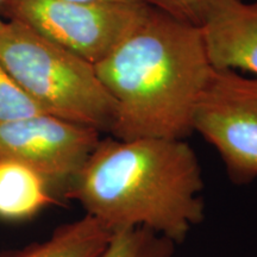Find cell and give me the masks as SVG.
<instances>
[{
  "label": "cell",
  "mask_w": 257,
  "mask_h": 257,
  "mask_svg": "<svg viewBox=\"0 0 257 257\" xmlns=\"http://www.w3.org/2000/svg\"><path fill=\"white\" fill-rule=\"evenodd\" d=\"M205 181L185 140L101 138L63 199L111 233L146 229L176 245L205 220Z\"/></svg>",
  "instance_id": "cell-1"
},
{
  "label": "cell",
  "mask_w": 257,
  "mask_h": 257,
  "mask_svg": "<svg viewBox=\"0 0 257 257\" xmlns=\"http://www.w3.org/2000/svg\"><path fill=\"white\" fill-rule=\"evenodd\" d=\"M94 66L115 102L118 140H186L214 69L200 27L154 5Z\"/></svg>",
  "instance_id": "cell-2"
},
{
  "label": "cell",
  "mask_w": 257,
  "mask_h": 257,
  "mask_svg": "<svg viewBox=\"0 0 257 257\" xmlns=\"http://www.w3.org/2000/svg\"><path fill=\"white\" fill-rule=\"evenodd\" d=\"M0 60L44 112L110 135L117 107L89 61L12 21L0 27Z\"/></svg>",
  "instance_id": "cell-3"
},
{
  "label": "cell",
  "mask_w": 257,
  "mask_h": 257,
  "mask_svg": "<svg viewBox=\"0 0 257 257\" xmlns=\"http://www.w3.org/2000/svg\"><path fill=\"white\" fill-rule=\"evenodd\" d=\"M149 4L78 0H4L0 15L95 64L121 40Z\"/></svg>",
  "instance_id": "cell-4"
},
{
  "label": "cell",
  "mask_w": 257,
  "mask_h": 257,
  "mask_svg": "<svg viewBox=\"0 0 257 257\" xmlns=\"http://www.w3.org/2000/svg\"><path fill=\"white\" fill-rule=\"evenodd\" d=\"M197 133L216 149L230 182L257 180V78L213 69L193 117Z\"/></svg>",
  "instance_id": "cell-5"
},
{
  "label": "cell",
  "mask_w": 257,
  "mask_h": 257,
  "mask_svg": "<svg viewBox=\"0 0 257 257\" xmlns=\"http://www.w3.org/2000/svg\"><path fill=\"white\" fill-rule=\"evenodd\" d=\"M101 135L44 112L0 124V157L30 167L46 180L55 197L63 198Z\"/></svg>",
  "instance_id": "cell-6"
},
{
  "label": "cell",
  "mask_w": 257,
  "mask_h": 257,
  "mask_svg": "<svg viewBox=\"0 0 257 257\" xmlns=\"http://www.w3.org/2000/svg\"><path fill=\"white\" fill-rule=\"evenodd\" d=\"M200 30L214 69H240L257 76V0H211Z\"/></svg>",
  "instance_id": "cell-7"
},
{
  "label": "cell",
  "mask_w": 257,
  "mask_h": 257,
  "mask_svg": "<svg viewBox=\"0 0 257 257\" xmlns=\"http://www.w3.org/2000/svg\"><path fill=\"white\" fill-rule=\"evenodd\" d=\"M56 201L37 172L16 160L0 157V219H30Z\"/></svg>",
  "instance_id": "cell-8"
},
{
  "label": "cell",
  "mask_w": 257,
  "mask_h": 257,
  "mask_svg": "<svg viewBox=\"0 0 257 257\" xmlns=\"http://www.w3.org/2000/svg\"><path fill=\"white\" fill-rule=\"evenodd\" d=\"M111 236L98 220L83 214L56 227L48 238L2 253L0 257H96Z\"/></svg>",
  "instance_id": "cell-9"
},
{
  "label": "cell",
  "mask_w": 257,
  "mask_h": 257,
  "mask_svg": "<svg viewBox=\"0 0 257 257\" xmlns=\"http://www.w3.org/2000/svg\"><path fill=\"white\" fill-rule=\"evenodd\" d=\"M176 244L146 229H128L112 233L96 257H174Z\"/></svg>",
  "instance_id": "cell-10"
},
{
  "label": "cell",
  "mask_w": 257,
  "mask_h": 257,
  "mask_svg": "<svg viewBox=\"0 0 257 257\" xmlns=\"http://www.w3.org/2000/svg\"><path fill=\"white\" fill-rule=\"evenodd\" d=\"M38 113H44V111L21 87L0 60V124Z\"/></svg>",
  "instance_id": "cell-11"
},
{
  "label": "cell",
  "mask_w": 257,
  "mask_h": 257,
  "mask_svg": "<svg viewBox=\"0 0 257 257\" xmlns=\"http://www.w3.org/2000/svg\"><path fill=\"white\" fill-rule=\"evenodd\" d=\"M211 0H154V6L176 18L200 27L202 16Z\"/></svg>",
  "instance_id": "cell-12"
},
{
  "label": "cell",
  "mask_w": 257,
  "mask_h": 257,
  "mask_svg": "<svg viewBox=\"0 0 257 257\" xmlns=\"http://www.w3.org/2000/svg\"><path fill=\"white\" fill-rule=\"evenodd\" d=\"M86 3H117V4H149L154 5V0H78Z\"/></svg>",
  "instance_id": "cell-13"
},
{
  "label": "cell",
  "mask_w": 257,
  "mask_h": 257,
  "mask_svg": "<svg viewBox=\"0 0 257 257\" xmlns=\"http://www.w3.org/2000/svg\"><path fill=\"white\" fill-rule=\"evenodd\" d=\"M3 2H4V0H0V8H2V4H3ZM3 23H4V19L2 18V15H0V27H2Z\"/></svg>",
  "instance_id": "cell-14"
}]
</instances>
